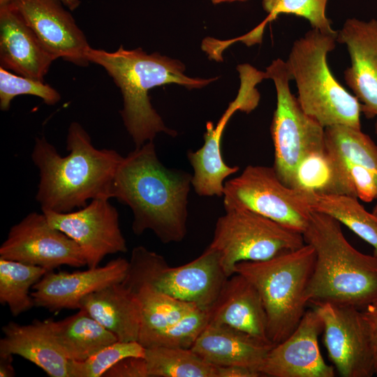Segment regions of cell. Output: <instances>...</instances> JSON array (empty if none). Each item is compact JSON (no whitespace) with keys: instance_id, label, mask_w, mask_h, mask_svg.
<instances>
[{"instance_id":"1","label":"cell","mask_w":377,"mask_h":377,"mask_svg":"<svg viewBox=\"0 0 377 377\" xmlns=\"http://www.w3.org/2000/svg\"><path fill=\"white\" fill-rule=\"evenodd\" d=\"M191 182V174L163 165L149 141L124 157L111 198L131 209L135 235L149 230L164 244L179 242L186 235Z\"/></svg>"},{"instance_id":"2","label":"cell","mask_w":377,"mask_h":377,"mask_svg":"<svg viewBox=\"0 0 377 377\" xmlns=\"http://www.w3.org/2000/svg\"><path fill=\"white\" fill-rule=\"evenodd\" d=\"M68 154L61 156L43 136L35 138L31 160L39 170L36 200L42 211L66 213L98 198H111L112 183L124 156L112 149H98L77 121L66 138Z\"/></svg>"},{"instance_id":"3","label":"cell","mask_w":377,"mask_h":377,"mask_svg":"<svg viewBox=\"0 0 377 377\" xmlns=\"http://www.w3.org/2000/svg\"><path fill=\"white\" fill-rule=\"evenodd\" d=\"M86 55L89 62L102 66L120 89L124 102L120 114L135 147L154 141L159 133L177 135L151 105L150 89L168 84L200 89L217 79L187 76L180 61L158 52L148 54L140 47L126 50L121 45L114 52H108L90 47Z\"/></svg>"},{"instance_id":"4","label":"cell","mask_w":377,"mask_h":377,"mask_svg":"<svg viewBox=\"0 0 377 377\" xmlns=\"http://www.w3.org/2000/svg\"><path fill=\"white\" fill-rule=\"evenodd\" d=\"M302 235L316 253L306 290L308 302H328L362 310L377 299V256L354 248L345 237L339 222L311 212Z\"/></svg>"},{"instance_id":"5","label":"cell","mask_w":377,"mask_h":377,"mask_svg":"<svg viewBox=\"0 0 377 377\" xmlns=\"http://www.w3.org/2000/svg\"><path fill=\"white\" fill-rule=\"evenodd\" d=\"M336 34L313 29L295 40L286 61L304 112L325 128L346 125L361 128V105L334 77L327 55L335 48Z\"/></svg>"},{"instance_id":"6","label":"cell","mask_w":377,"mask_h":377,"mask_svg":"<svg viewBox=\"0 0 377 377\" xmlns=\"http://www.w3.org/2000/svg\"><path fill=\"white\" fill-rule=\"evenodd\" d=\"M315 260L314 249L305 243L268 260L242 261L235 265V273L247 279L260 295L267 315V336L273 345L295 330L306 311V290Z\"/></svg>"},{"instance_id":"7","label":"cell","mask_w":377,"mask_h":377,"mask_svg":"<svg viewBox=\"0 0 377 377\" xmlns=\"http://www.w3.org/2000/svg\"><path fill=\"white\" fill-rule=\"evenodd\" d=\"M228 278L218 253L209 247L195 260L172 267L163 256L138 246L132 251L121 283L130 290L149 286L173 298L209 309Z\"/></svg>"},{"instance_id":"8","label":"cell","mask_w":377,"mask_h":377,"mask_svg":"<svg viewBox=\"0 0 377 377\" xmlns=\"http://www.w3.org/2000/svg\"><path fill=\"white\" fill-rule=\"evenodd\" d=\"M216 221L209 248L216 251L228 277L242 261L272 258L300 248L303 235L252 211L231 208Z\"/></svg>"},{"instance_id":"9","label":"cell","mask_w":377,"mask_h":377,"mask_svg":"<svg viewBox=\"0 0 377 377\" xmlns=\"http://www.w3.org/2000/svg\"><path fill=\"white\" fill-rule=\"evenodd\" d=\"M265 74V78L273 80L276 91V108L271 125L273 168L281 181L293 188L296 170L303 158L325 147V128L304 112L291 93L292 77L286 61L274 60Z\"/></svg>"},{"instance_id":"10","label":"cell","mask_w":377,"mask_h":377,"mask_svg":"<svg viewBox=\"0 0 377 377\" xmlns=\"http://www.w3.org/2000/svg\"><path fill=\"white\" fill-rule=\"evenodd\" d=\"M223 196L225 209H248L301 234L311 214L300 191L284 184L273 166L247 165L225 182Z\"/></svg>"},{"instance_id":"11","label":"cell","mask_w":377,"mask_h":377,"mask_svg":"<svg viewBox=\"0 0 377 377\" xmlns=\"http://www.w3.org/2000/svg\"><path fill=\"white\" fill-rule=\"evenodd\" d=\"M239 74L240 87L237 97L229 103L216 126L212 121L207 122L202 146L187 153L193 170L192 186L200 196H222L226 179L239 170L238 166H230L224 162L221 151L223 134L235 112L249 113L257 107L260 94L256 86L262 79L250 70H243Z\"/></svg>"},{"instance_id":"12","label":"cell","mask_w":377,"mask_h":377,"mask_svg":"<svg viewBox=\"0 0 377 377\" xmlns=\"http://www.w3.org/2000/svg\"><path fill=\"white\" fill-rule=\"evenodd\" d=\"M314 304L323 323L328 356L339 374L343 377L375 375L372 344L362 310L328 302Z\"/></svg>"},{"instance_id":"13","label":"cell","mask_w":377,"mask_h":377,"mask_svg":"<svg viewBox=\"0 0 377 377\" xmlns=\"http://www.w3.org/2000/svg\"><path fill=\"white\" fill-rule=\"evenodd\" d=\"M0 258L38 266L47 272L62 265H87L78 244L52 227L43 212H31L10 228L0 246Z\"/></svg>"},{"instance_id":"14","label":"cell","mask_w":377,"mask_h":377,"mask_svg":"<svg viewBox=\"0 0 377 377\" xmlns=\"http://www.w3.org/2000/svg\"><path fill=\"white\" fill-rule=\"evenodd\" d=\"M42 212L52 227L78 244L88 268L98 267L108 255L128 251L118 211L109 198L94 199L86 206L66 213Z\"/></svg>"},{"instance_id":"15","label":"cell","mask_w":377,"mask_h":377,"mask_svg":"<svg viewBox=\"0 0 377 377\" xmlns=\"http://www.w3.org/2000/svg\"><path fill=\"white\" fill-rule=\"evenodd\" d=\"M40 43L54 57L80 66L90 63L87 38L60 0H10Z\"/></svg>"},{"instance_id":"16","label":"cell","mask_w":377,"mask_h":377,"mask_svg":"<svg viewBox=\"0 0 377 377\" xmlns=\"http://www.w3.org/2000/svg\"><path fill=\"white\" fill-rule=\"evenodd\" d=\"M323 332L317 311H306L295 330L272 347L260 372L271 377H334V367L325 362L318 346Z\"/></svg>"},{"instance_id":"17","label":"cell","mask_w":377,"mask_h":377,"mask_svg":"<svg viewBox=\"0 0 377 377\" xmlns=\"http://www.w3.org/2000/svg\"><path fill=\"white\" fill-rule=\"evenodd\" d=\"M128 260L113 259L102 267L73 272H47L31 292L35 306L50 311L80 309V301L90 293L121 282L127 273Z\"/></svg>"},{"instance_id":"18","label":"cell","mask_w":377,"mask_h":377,"mask_svg":"<svg viewBox=\"0 0 377 377\" xmlns=\"http://www.w3.org/2000/svg\"><path fill=\"white\" fill-rule=\"evenodd\" d=\"M337 42L346 45L350 66L344 79L368 119L377 117V20H346L337 32Z\"/></svg>"},{"instance_id":"19","label":"cell","mask_w":377,"mask_h":377,"mask_svg":"<svg viewBox=\"0 0 377 377\" xmlns=\"http://www.w3.org/2000/svg\"><path fill=\"white\" fill-rule=\"evenodd\" d=\"M55 60L10 3L0 6V66L15 74L44 81Z\"/></svg>"},{"instance_id":"20","label":"cell","mask_w":377,"mask_h":377,"mask_svg":"<svg viewBox=\"0 0 377 377\" xmlns=\"http://www.w3.org/2000/svg\"><path fill=\"white\" fill-rule=\"evenodd\" d=\"M209 323L228 325L272 344L267 336V315L260 295L240 274H234L225 282L209 309Z\"/></svg>"},{"instance_id":"21","label":"cell","mask_w":377,"mask_h":377,"mask_svg":"<svg viewBox=\"0 0 377 377\" xmlns=\"http://www.w3.org/2000/svg\"><path fill=\"white\" fill-rule=\"evenodd\" d=\"M0 355H19L43 369L50 377H68L69 360L52 332L50 319L21 325L10 321L2 327Z\"/></svg>"},{"instance_id":"22","label":"cell","mask_w":377,"mask_h":377,"mask_svg":"<svg viewBox=\"0 0 377 377\" xmlns=\"http://www.w3.org/2000/svg\"><path fill=\"white\" fill-rule=\"evenodd\" d=\"M273 346L228 325L208 323L191 349L214 366L236 365L260 371Z\"/></svg>"},{"instance_id":"23","label":"cell","mask_w":377,"mask_h":377,"mask_svg":"<svg viewBox=\"0 0 377 377\" xmlns=\"http://www.w3.org/2000/svg\"><path fill=\"white\" fill-rule=\"evenodd\" d=\"M84 309L120 341H138L141 315L138 300L121 282L89 294L80 301Z\"/></svg>"},{"instance_id":"24","label":"cell","mask_w":377,"mask_h":377,"mask_svg":"<svg viewBox=\"0 0 377 377\" xmlns=\"http://www.w3.org/2000/svg\"><path fill=\"white\" fill-rule=\"evenodd\" d=\"M54 336L68 360L83 361L118 341L84 309L62 320L50 319Z\"/></svg>"},{"instance_id":"25","label":"cell","mask_w":377,"mask_h":377,"mask_svg":"<svg viewBox=\"0 0 377 377\" xmlns=\"http://www.w3.org/2000/svg\"><path fill=\"white\" fill-rule=\"evenodd\" d=\"M293 188L356 197L347 166L326 147L311 152L303 158L296 170Z\"/></svg>"},{"instance_id":"26","label":"cell","mask_w":377,"mask_h":377,"mask_svg":"<svg viewBox=\"0 0 377 377\" xmlns=\"http://www.w3.org/2000/svg\"><path fill=\"white\" fill-rule=\"evenodd\" d=\"M311 212L321 213L346 226L374 248L377 256V215L369 212L357 197L300 191Z\"/></svg>"},{"instance_id":"27","label":"cell","mask_w":377,"mask_h":377,"mask_svg":"<svg viewBox=\"0 0 377 377\" xmlns=\"http://www.w3.org/2000/svg\"><path fill=\"white\" fill-rule=\"evenodd\" d=\"M138 300L141 322L138 342L148 348L163 331L195 306L173 298L147 285L132 290Z\"/></svg>"},{"instance_id":"28","label":"cell","mask_w":377,"mask_h":377,"mask_svg":"<svg viewBox=\"0 0 377 377\" xmlns=\"http://www.w3.org/2000/svg\"><path fill=\"white\" fill-rule=\"evenodd\" d=\"M47 271L40 267L0 258V303L13 316L35 306L29 292Z\"/></svg>"},{"instance_id":"29","label":"cell","mask_w":377,"mask_h":377,"mask_svg":"<svg viewBox=\"0 0 377 377\" xmlns=\"http://www.w3.org/2000/svg\"><path fill=\"white\" fill-rule=\"evenodd\" d=\"M144 358L149 377H216V366L191 348H145Z\"/></svg>"},{"instance_id":"30","label":"cell","mask_w":377,"mask_h":377,"mask_svg":"<svg viewBox=\"0 0 377 377\" xmlns=\"http://www.w3.org/2000/svg\"><path fill=\"white\" fill-rule=\"evenodd\" d=\"M325 143L346 166L361 165L377 172V145L361 128L346 125L325 127Z\"/></svg>"},{"instance_id":"31","label":"cell","mask_w":377,"mask_h":377,"mask_svg":"<svg viewBox=\"0 0 377 377\" xmlns=\"http://www.w3.org/2000/svg\"><path fill=\"white\" fill-rule=\"evenodd\" d=\"M144 348L138 341L112 343L83 361H71L68 377H101L112 367L127 357H144Z\"/></svg>"},{"instance_id":"32","label":"cell","mask_w":377,"mask_h":377,"mask_svg":"<svg viewBox=\"0 0 377 377\" xmlns=\"http://www.w3.org/2000/svg\"><path fill=\"white\" fill-rule=\"evenodd\" d=\"M208 323L209 309L195 306L158 335L149 347L191 348Z\"/></svg>"},{"instance_id":"33","label":"cell","mask_w":377,"mask_h":377,"mask_svg":"<svg viewBox=\"0 0 377 377\" xmlns=\"http://www.w3.org/2000/svg\"><path fill=\"white\" fill-rule=\"evenodd\" d=\"M19 95L39 97L48 105H54L61 100L60 94L44 81L14 74L0 67L1 110H8L12 100Z\"/></svg>"},{"instance_id":"34","label":"cell","mask_w":377,"mask_h":377,"mask_svg":"<svg viewBox=\"0 0 377 377\" xmlns=\"http://www.w3.org/2000/svg\"><path fill=\"white\" fill-rule=\"evenodd\" d=\"M327 0H263V7L269 13L266 22L279 14H293L302 17L313 29L323 33L336 34L325 15Z\"/></svg>"},{"instance_id":"35","label":"cell","mask_w":377,"mask_h":377,"mask_svg":"<svg viewBox=\"0 0 377 377\" xmlns=\"http://www.w3.org/2000/svg\"><path fill=\"white\" fill-rule=\"evenodd\" d=\"M347 168L356 197L367 202L377 199V172L357 165Z\"/></svg>"},{"instance_id":"36","label":"cell","mask_w":377,"mask_h":377,"mask_svg":"<svg viewBox=\"0 0 377 377\" xmlns=\"http://www.w3.org/2000/svg\"><path fill=\"white\" fill-rule=\"evenodd\" d=\"M103 377H149L144 357H127L121 360L109 370Z\"/></svg>"},{"instance_id":"37","label":"cell","mask_w":377,"mask_h":377,"mask_svg":"<svg viewBox=\"0 0 377 377\" xmlns=\"http://www.w3.org/2000/svg\"><path fill=\"white\" fill-rule=\"evenodd\" d=\"M362 313L370 335L374 357L375 375L377 376V299L362 309Z\"/></svg>"},{"instance_id":"38","label":"cell","mask_w":377,"mask_h":377,"mask_svg":"<svg viewBox=\"0 0 377 377\" xmlns=\"http://www.w3.org/2000/svg\"><path fill=\"white\" fill-rule=\"evenodd\" d=\"M263 376L257 370L242 366H216V377H260Z\"/></svg>"},{"instance_id":"39","label":"cell","mask_w":377,"mask_h":377,"mask_svg":"<svg viewBox=\"0 0 377 377\" xmlns=\"http://www.w3.org/2000/svg\"><path fill=\"white\" fill-rule=\"evenodd\" d=\"M13 362V355H0L1 377H14L15 376V371Z\"/></svg>"},{"instance_id":"40","label":"cell","mask_w":377,"mask_h":377,"mask_svg":"<svg viewBox=\"0 0 377 377\" xmlns=\"http://www.w3.org/2000/svg\"><path fill=\"white\" fill-rule=\"evenodd\" d=\"M10 0H0V6L8 3ZM63 4L66 6L70 10H75L80 5V0H60Z\"/></svg>"},{"instance_id":"41","label":"cell","mask_w":377,"mask_h":377,"mask_svg":"<svg viewBox=\"0 0 377 377\" xmlns=\"http://www.w3.org/2000/svg\"><path fill=\"white\" fill-rule=\"evenodd\" d=\"M214 4L223 3V2H232V1H245L247 0H210Z\"/></svg>"},{"instance_id":"42","label":"cell","mask_w":377,"mask_h":377,"mask_svg":"<svg viewBox=\"0 0 377 377\" xmlns=\"http://www.w3.org/2000/svg\"><path fill=\"white\" fill-rule=\"evenodd\" d=\"M374 129H375V133L377 135V120L375 123V125H374ZM372 212L377 215V203L376 204L375 207H374L373 210H372Z\"/></svg>"}]
</instances>
